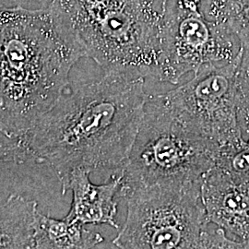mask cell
<instances>
[{
	"mask_svg": "<svg viewBox=\"0 0 249 249\" xmlns=\"http://www.w3.org/2000/svg\"><path fill=\"white\" fill-rule=\"evenodd\" d=\"M104 241L97 231L87 229L84 224L66 218L56 220L37 213L35 222V249H93Z\"/></svg>",
	"mask_w": 249,
	"mask_h": 249,
	"instance_id": "30bf717a",
	"label": "cell"
},
{
	"mask_svg": "<svg viewBox=\"0 0 249 249\" xmlns=\"http://www.w3.org/2000/svg\"><path fill=\"white\" fill-rule=\"evenodd\" d=\"M242 55L239 38L226 25L207 18L201 0H177L162 27L155 78L176 85L187 73L207 65L230 64Z\"/></svg>",
	"mask_w": 249,
	"mask_h": 249,
	"instance_id": "8992f818",
	"label": "cell"
},
{
	"mask_svg": "<svg viewBox=\"0 0 249 249\" xmlns=\"http://www.w3.org/2000/svg\"><path fill=\"white\" fill-rule=\"evenodd\" d=\"M169 0H53L51 6L105 73L156 77Z\"/></svg>",
	"mask_w": 249,
	"mask_h": 249,
	"instance_id": "3957f363",
	"label": "cell"
},
{
	"mask_svg": "<svg viewBox=\"0 0 249 249\" xmlns=\"http://www.w3.org/2000/svg\"><path fill=\"white\" fill-rule=\"evenodd\" d=\"M238 120L243 134L249 138V48H243L237 73Z\"/></svg>",
	"mask_w": 249,
	"mask_h": 249,
	"instance_id": "5bb4252c",
	"label": "cell"
},
{
	"mask_svg": "<svg viewBox=\"0 0 249 249\" xmlns=\"http://www.w3.org/2000/svg\"><path fill=\"white\" fill-rule=\"evenodd\" d=\"M201 9L211 20L222 23L249 48V0H201Z\"/></svg>",
	"mask_w": 249,
	"mask_h": 249,
	"instance_id": "7c38bea8",
	"label": "cell"
},
{
	"mask_svg": "<svg viewBox=\"0 0 249 249\" xmlns=\"http://www.w3.org/2000/svg\"><path fill=\"white\" fill-rule=\"evenodd\" d=\"M35 161L21 138H11L0 131V163L22 164Z\"/></svg>",
	"mask_w": 249,
	"mask_h": 249,
	"instance_id": "9a60e30c",
	"label": "cell"
},
{
	"mask_svg": "<svg viewBox=\"0 0 249 249\" xmlns=\"http://www.w3.org/2000/svg\"><path fill=\"white\" fill-rule=\"evenodd\" d=\"M89 174L84 170H77L61 186L63 195L72 192L71 210L65 218L84 225L107 224L119 229L116 221V197L123 183L121 171L114 172L110 180L102 185L93 184L89 180Z\"/></svg>",
	"mask_w": 249,
	"mask_h": 249,
	"instance_id": "9c48e42d",
	"label": "cell"
},
{
	"mask_svg": "<svg viewBox=\"0 0 249 249\" xmlns=\"http://www.w3.org/2000/svg\"><path fill=\"white\" fill-rule=\"evenodd\" d=\"M241 59L207 65L176 89L160 94L170 112L217 151L244 136L238 120L237 73Z\"/></svg>",
	"mask_w": 249,
	"mask_h": 249,
	"instance_id": "52a82bcc",
	"label": "cell"
},
{
	"mask_svg": "<svg viewBox=\"0 0 249 249\" xmlns=\"http://www.w3.org/2000/svg\"><path fill=\"white\" fill-rule=\"evenodd\" d=\"M207 221L249 247V180L232 178L213 165L201 183Z\"/></svg>",
	"mask_w": 249,
	"mask_h": 249,
	"instance_id": "ba28073f",
	"label": "cell"
},
{
	"mask_svg": "<svg viewBox=\"0 0 249 249\" xmlns=\"http://www.w3.org/2000/svg\"><path fill=\"white\" fill-rule=\"evenodd\" d=\"M217 148L182 124L158 95H149L122 186L201 182Z\"/></svg>",
	"mask_w": 249,
	"mask_h": 249,
	"instance_id": "5b68a950",
	"label": "cell"
},
{
	"mask_svg": "<svg viewBox=\"0 0 249 249\" xmlns=\"http://www.w3.org/2000/svg\"><path fill=\"white\" fill-rule=\"evenodd\" d=\"M214 165L232 178L249 180V138H240L220 147Z\"/></svg>",
	"mask_w": 249,
	"mask_h": 249,
	"instance_id": "4fadbf2b",
	"label": "cell"
},
{
	"mask_svg": "<svg viewBox=\"0 0 249 249\" xmlns=\"http://www.w3.org/2000/svg\"><path fill=\"white\" fill-rule=\"evenodd\" d=\"M85 50L56 10L0 5V131L23 138L61 98Z\"/></svg>",
	"mask_w": 249,
	"mask_h": 249,
	"instance_id": "7a4b0ae2",
	"label": "cell"
},
{
	"mask_svg": "<svg viewBox=\"0 0 249 249\" xmlns=\"http://www.w3.org/2000/svg\"><path fill=\"white\" fill-rule=\"evenodd\" d=\"M201 182L122 186L126 218L113 244L118 249H209L212 231Z\"/></svg>",
	"mask_w": 249,
	"mask_h": 249,
	"instance_id": "277c9868",
	"label": "cell"
},
{
	"mask_svg": "<svg viewBox=\"0 0 249 249\" xmlns=\"http://www.w3.org/2000/svg\"><path fill=\"white\" fill-rule=\"evenodd\" d=\"M145 78L105 73L65 91L21 138L34 160L53 170L61 186L77 170L122 169L149 94Z\"/></svg>",
	"mask_w": 249,
	"mask_h": 249,
	"instance_id": "6da1fadb",
	"label": "cell"
},
{
	"mask_svg": "<svg viewBox=\"0 0 249 249\" xmlns=\"http://www.w3.org/2000/svg\"><path fill=\"white\" fill-rule=\"evenodd\" d=\"M38 203L12 194L0 205V249H35V222Z\"/></svg>",
	"mask_w": 249,
	"mask_h": 249,
	"instance_id": "8fae6325",
	"label": "cell"
}]
</instances>
